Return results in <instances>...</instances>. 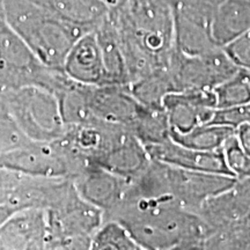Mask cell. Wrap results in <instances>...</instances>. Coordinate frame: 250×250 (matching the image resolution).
Masks as SVG:
<instances>
[{
    "label": "cell",
    "instance_id": "1",
    "mask_svg": "<svg viewBox=\"0 0 250 250\" xmlns=\"http://www.w3.org/2000/svg\"><path fill=\"white\" fill-rule=\"evenodd\" d=\"M126 64L129 83L167 67L175 50L169 0H125L109 11Z\"/></svg>",
    "mask_w": 250,
    "mask_h": 250
},
{
    "label": "cell",
    "instance_id": "2",
    "mask_svg": "<svg viewBox=\"0 0 250 250\" xmlns=\"http://www.w3.org/2000/svg\"><path fill=\"white\" fill-rule=\"evenodd\" d=\"M107 219L123 224L143 250L204 249L208 237L201 215L168 197H125Z\"/></svg>",
    "mask_w": 250,
    "mask_h": 250
},
{
    "label": "cell",
    "instance_id": "3",
    "mask_svg": "<svg viewBox=\"0 0 250 250\" xmlns=\"http://www.w3.org/2000/svg\"><path fill=\"white\" fill-rule=\"evenodd\" d=\"M2 9L9 26L41 61L55 70H62L74 43L94 30L65 20L29 0H2Z\"/></svg>",
    "mask_w": 250,
    "mask_h": 250
},
{
    "label": "cell",
    "instance_id": "4",
    "mask_svg": "<svg viewBox=\"0 0 250 250\" xmlns=\"http://www.w3.org/2000/svg\"><path fill=\"white\" fill-rule=\"evenodd\" d=\"M70 79L45 65L9 26L0 6V92L36 86L57 94Z\"/></svg>",
    "mask_w": 250,
    "mask_h": 250
},
{
    "label": "cell",
    "instance_id": "5",
    "mask_svg": "<svg viewBox=\"0 0 250 250\" xmlns=\"http://www.w3.org/2000/svg\"><path fill=\"white\" fill-rule=\"evenodd\" d=\"M0 95L8 114L31 140L51 143L66 132L58 99L51 90L27 86L2 90Z\"/></svg>",
    "mask_w": 250,
    "mask_h": 250
},
{
    "label": "cell",
    "instance_id": "6",
    "mask_svg": "<svg viewBox=\"0 0 250 250\" xmlns=\"http://www.w3.org/2000/svg\"><path fill=\"white\" fill-rule=\"evenodd\" d=\"M46 211V249H90L92 237L104 221L100 208L83 198L76 186Z\"/></svg>",
    "mask_w": 250,
    "mask_h": 250
},
{
    "label": "cell",
    "instance_id": "7",
    "mask_svg": "<svg viewBox=\"0 0 250 250\" xmlns=\"http://www.w3.org/2000/svg\"><path fill=\"white\" fill-rule=\"evenodd\" d=\"M153 174L159 197L171 198L177 205L196 213L208 199L227 190L236 181L230 175L182 169L155 160Z\"/></svg>",
    "mask_w": 250,
    "mask_h": 250
},
{
    "label": "cell",
    "instance_id": "8",
    "mask_svg": "<svg viewBox=\"0 0 250 250\" xmlns=\"http://www.w3.org/2000/svg\"><path fill=\"white\" fill-rule=\"evenodd\" d=\"M167 68L175 92L213 89L240 71L224 48L193 56L175 48Z\"/></svg>",
    "mask_w": 250,
    "mask_h": 250
},
{
    "label": "cell",
    "instance_id": "9",
    "mask_svg": "<svg viewBox=\"0 0 250 250\" xmlns=\"http://www.w3.org/2000/svg\"><path fill=\"white\" fill-rule=\"evenodd\" d=\"M149 161L145 146L134 134L124 127L111 125L88 166H98L131 180L142 173Z\"/></svg>",
    "mask_w": 250,
    "mask_h": 250
},
{
    "label": "cell",
    "instance_id": "10",
    "mask_svg": "<svg viewBox=\"0 0 250 250\" xmlns=\"http://www.w3.org/2000/svg\"><path fill=\"white\" fill-rule=\"evenodd\" d=\"M198 214L208 229V236L249 223L250 179H236L232 187L208 199Z\"/></svg>",
    "mask_w": 250,
    "mask_h": 250
},
{
    "label": "cell",
    "instance_id": "11",
    "mask_svg": "<svg viewBox=\"0 0 250 250\" xmlns=\"http://www.w3.org/2000/svg\"><path fill=\"white\" fill-rule=\"evenodd\" d=\"M87 103L93 118L124 127L132 133L144 105L133 98L127 86H87Z\"/></svg>",
    "mask_w": 250,
    "mask_h": 250
},
{
    "label": "cell",
    "instance_id": "12",
    "mask_svg": "<svg viewBox=\"0 0 250 250\" xmlns=\"http://www.w3.org/2000/svg\"><path fill=\"white\" fill-rule=\"evenodd\" d=\"M79 195L103 212L104 219L114 212L124 199L130 180L103 169L86 166L72 177Z\"/></svg>",
    "mask_w": 250,
    "mask_h": 250
},
{
    "label": "cell",
    "instance_id": "13",
    "mask_svg": "<svg viewBox=\"0 0 250 250\" xmlns=\"http://www.w3.org/2000/svg\"><path fill=\"white\" fill-rule=\"evenodd\" d=\"M48 215L43 208L13 212L0 226V250L46 249Z\"/></svg>",
    "mask_w": 250,
    "mask_h": 250
},
{
    "label": "cell",
    "instance_id": "14",
    "mask_svg": "<svg viewBox=\"0 0 250 250\" xmlns=\"http://www.w3.org/2000/svg\"><path fill=\"white\" fill-rule=\"evenodd\" d=\"M170 130L187 132L197 125L210 123L217 109L213 89L184 90L168 94L164 100Z\"/></svg>",
    "mask_w": 250,
    "mask_h": 250
},
{
    "label": "cell",
    "instance_id": "15",
    "mask_svg": "<svg viewBox=\"0 0 250 250\" xmlns=\"http://www.w3.org/2000/svg\"><path fill=\"white\" fill-rule=\"evenodd\" d=\"M149 158L162 164L182 169L204 171V173L230 175L225 161L223 151H199L180 145L169 138L165 142L145 146Z\"/></svg>",
    "mask_w": 250,
    "mask_h": 250
},
{
    "label": "cell",
    "instance_id": "16",
    "mask_svg": "<svg viewBox=\"0 0 250 250\" xmlns=\"http://www.w3.org/2000/svg\"><path fill=\"white\" fill-rule=\"evenodd\" d=\"M62 70L68 79L83 85H105L104 65L95 29L83 34L74 43Z\"/></svg>",
    "mask_w": 250,
    "mask_h": 250
},
{
    "label": "cell",
    "instance_id": "17",
    "mask_svg": "<svg viewBox=\"0 0 250 250\" xmlns=\"http://www.w3.org/2000/svg\"><path fill=\"white\" fill-rule=\"evenodd\" d=\"M250 30V0H221L211 20L214 42L224 48Z\"/></svg>",
    "mask_w": 250,
    "mask_h": 250
},
{
    "label": "cell",
    "instance_id": "18",
    "mask_svg": "<svg viewBox=\"0 0 250 250\" xmlns=\"http://www.w3.org/2000/svg\"><path fill=\"white\" fill-rule=\"evenodd\" d=\"M174 9V8H173ZM175 48L186 55H202L217 48L211 34V21L174 9Z\"/></svg>",
    "mask_w": 250,
    "mask_h": 250
},
{
    "label": "cell",
    "instance_id": "19",
    "mask_svg": "<svg viewBox=\"0 0 250 250\" xmlns=\"http://www.w3.org/2000/svg\"><path fill=\"white\" fill-rule=\"evenodd\" d=\"M71 22L95 29L107 17L110 8L102 0H29Z\"/></svg>",
    "mask_w": 250,
    "mask_h": 250
},
{
    "label": "cell",
    "instance_id": "20",
    "mask_svg": "<svg viewBox=\"0 0 250 250\" xmlns=\"http://www.w3.org/2000/svg\"><path fill=\"white\" fill-rule=\"evenodd\" d=\"M96 36L102 52L104 65L105 85H129V74L122 52L114 24L109 19V13L104 20L95 28Z\"/></svg>",
    "mask_w": 250,
    "mask_h": 250
},
{
    "label": "cell",
    "instance_id": "21",
    "mask_svg": "<svg viewBox=\"0 0 250 250\" xmlns=\"http://www.w3.org/2000/svg\"><path fill=\"white\" fill-rule=\"evenodd\" d=\"M127 88L139 103L154 109L164 108L166 96L175 92L173 80L167 67L132 81L127 85Z\"/></svg>",
    "mask_w": 250,
    "mask_h": 250
},
{
    "label": "cell",
    "instance_id": "22",
    "mask_svg": "<svg viewBox=\"0 0 250 250\" xmlns=\"http://www.w3.org/2000/svg\"><path fill=\"white\" fill-rule=\"evenodd\" d=\"M236 132L233 127L213 123L197 125L187 132L170 130V138L180 145L199 151H218L225 142Z\"/></svg>",
    "mask_w": 250,
    "mask_h": 250
},
{
    "label": "cell",
    "instance_id": "23",
    "mask_svg": "<svg viewBox=\"0 0 250 250\" xmlns=\"http://www.w3.org/2000/svg\"><path fill=\"white\" fill-rule=\"evenodd\" d=\"M132 134L144 146L154 145L170 138V125L165 109H154L144 105Z\"/></svg>",
    "mask_w": 250,
    "mask_h": 250
},
{
    "label": "cell",
    "instance_id": "24",
    "mask_svg": "<svg viewBox=\"0 0 250 250\" xmlns=\"http://www.w3.org/2000/svg\"><path fill=\"white\" fill-rule=\"evenodd\" d=\"M93 250H143L130 230L120 221L107 219L92 237Z\"/></svg>",
    "mask_w": 250,
    "mask_h": 250
},
{
    "label": "cell",
    "instance_id": "25",
    "mask_svg": "<svg viewBox=\"0 0 250 250\" xmlns=\"http://www.w3.org/2000/svg\"><path fill=\"white\" fill-rule=\"evenodd\" d=\"M217 109L235 107L250 102V77L240 70L237 73L213 88Z\"/></svg>",
    "mask_w": 250,
    "mask_h": 250
},
{
    "label": "cell",
    "instance_id": "26",
    "mask_svg": "<svg viewBox=\"0 0 250 250\" xmlns=\"http://www.w3.org/2000/svg\"><path fill=\"white\" fill-rule=\"evenodd\" d=\"M221 151L227 168L235 179H250V155L243 149L236 132L225 142Z\"/></svg>",
    "mask_w": 250,
    "mask_h": 250
},
{
    "label": "cell",
    "instance_id": "27",
    "mask_svg": "<svg viewBox=\"0 0 250 250\" xmlns=\"http://www.w3.org/2000/svg\"><path fill=\"white\" fill-rule=\"evenodd\" d=\"M26 177V174L19 173L0 164V204H6L14 208V196L18 190L22 187Z\"/></svg>",
    "mask_w": 250,
    "mask_h": 250
},
{
    "label": "cell",
    "instance_id": "28",
    "mask_svg": "<svg viewBox=\"0 0 250 250\" xmlns=\"http://www.w3.org/2000/svg\"><path fill=\"white\" fill-rule=\"evenodd\" d=\"M210 123L239 129L243 124H250V102L235 107L215 109Z\"/></svg>",
    "mask_w": 250,
    "mask_h": 250
},
{
    "label": "cell",
    "instance_id": "29",
    "mask_svg": "<svg viewBox=\"0 0 250 250\" xmlns=\"http://www.w3.org/2000/svg\"><path fill=\"white\" fill-rule=\"evenodd\" d=\"M224 50L240 70L250 74V30L225 45Z\"/></svg>",
    "mask_w": 250,
    "mask_h": 250
},
{
    "label": "cell",
    "instance_id": "30",
    "mask_svg": "<svg viewBox=\"0 0 250 250\" xmlns=\"http://www.w3.org/2000/svg\"><path fill=\"white\" fill-rule=\"evenodd\" d=\"M173 6L191 9L198 13L208 15L212 18L213 11L221 0H169Z\"/></svg>",
    "mask_w": 250,
    "mask_h": 250
},
{
    "label": "cell",
    "instance_id": "31",
    "mask_svg": "<svg viewBox=\"0 0 250 250\" xmlns=\"http://www.w3.org/2000/svg\"><path fill=\"white\" fill-rule=\"evenodd\" d=\"M236 137L243 149L250 155V124H243L236 129Z\"/></svg>",
    "mask_w": 250,
    "mask_h": 250
},
{
    "label": "cell",
    "instance_id": "32",
    "mask_svg": "<svg viewBox=\"0 0 250 250\" xmlns=\"http://www.w3.org/2000/svg\"><path fill=\"white\" fill-rule=\"evenodd\" d=\"M17 211V208H12V206L6 204H0V226L4 221L11 215L13 212Z\"/></svg>",
    "mask_w": 250,
    "mask_h": 250
},
{
    "label": "cell",
    "instance_id": "33",
    "mask_svg": "<svg viewBox=\"0 0 250 250\" xmlns=\"http://www.w3.org/2000/svg\"><path fill=\"white\" fill-rule=\"evenodd\" d=\"M8 116H9V114H8L7 109H6V107H5V103H4V101H2L1 95H0V121L4 120V118L8 117Z\"/></svg>",
    "mask_w": 250,
    "mask_h": 250
}]
</instances>
